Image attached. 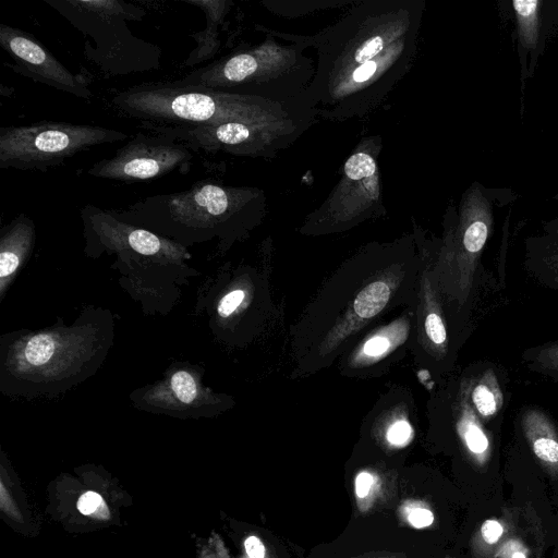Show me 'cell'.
<instances>
[{"instance_id":"obj_21","label":"cell","mask_w":558,"mask_h":558,"mask_svg":"<svg viewBox=\"0 0 558 558\" xmlns=\"http://www.w3.org/2000/svg\"><path fill=\"white\" fill-rule=\"evenodd\" d=\"M538 1H513L514 11L519 21L520 36L526 47L535 44L537 38V5ZM522 44V45H523Z\"/></svg>"},{"instance_id":"obj_12","label":"cell","mask_w":558,"mask_h":558,"mask_svg":"<svg viewBox=\"0 0 558 558\" xmlns=\"http://www.w3.org/2000/svg\"><path fill=\"white\" fill-rule=\"evenodd\" d=\"M193 155L189 148L161 135L138 132L110 158L94 163L87 174L123 183L163 177L172 171L187 172Z\"/></svg>"},{"instance_id":"obj_26","label":"cell","mask_w":558,"mask_h":558,"mask_svg":"<svg viewBox=\"0 0 558 558\" xmlns=\"http://www.w3.org/2000/svg\"><path fill=\"white\" fill-rule=\"evenodd\" d=\"M102 504L104 501L99 494L86 492L78 498L77 509L82 514L88 515L94 513Z\"/></svg>"},{"instance_id":"obj_23","label":"cell","mask_w":558,"mask_h":558,"mask_svg":"<svg viewBox=\"0 0 558 558\" xmlns=\"http://www.w3.org/2000/svg\"><path fill=\"white\" fill-rule=\"evenodd\" d=\"M404 520L413 527L423 529L434 522L433 511L418 501L408 502L402 507Z\"/></svg>"},{"instance_id":"obj_19","label":"cell","mask_w":558,"mask_h":558,"mask_svg":"<svg viewBox=\"0 0 558 558\" xmlns=\"http://www.w3.org/2000/svg\"><path fill=\"white\" fill-rule=\"evenodd\" d=\"M418 319L417 328L420 327V336L423 337V343L436 349L444 347L447 342L446 326L438 311L432 305V302L424 301Z\"/></svg>"},{"instance_id":"obj_24","label":"cell","mask_w":558,"mask_h":558,"mask_svg":"<svg viewBox=\"0 0 558 558\" xmlns=\"http://www.w3.org/2000/svg\"><path fill=\"white\" fill-rule=\"evenodd\" d=\"M472 401L480 414L490 416L497 411V397L489 386L477 385L472 392Z\"/></svg>"},{"instance_id":"obj_8","label":"cell","mask_w":558,"mask_h":558,"mask_svg":"<svg viewBox=\"0 0 558 558\" xmlns=\"http://www.w3.org/2000/svg\"><path fill=\"white\" fill-rule=\"evenodd\" d=\"M381 138L363 137L342 166L340 179L326 199L304 220L303 234L322 235L345 231L386 213L378 163Z\"/></svg>"},{"instance_id":"obj_22","label":"cell","mask_w":558,"mask_h":558,"mask_svg":"<svg viewBox=\"0 0 558 558\" xmlns=\"http://www.w3.org/2000/svg\"><path fill=\"white\" fill-rule=\"evenodd\" d=\"M459 432L469 451L474 456H482L487 451L488 439L472 415L465 414L461 418Z\"/></svg>"},{"instance_id":"obj_28","label":"cell","mask_w":558,"mask_h":558,"mask_svg":"<svg viewBox=\"0 0 558 558\" xmlns=\"http://www.w3.org/2000/svg\"><path fill=\"white\" fill-rule=\"evenodd\" d=\"M244 547L250 558H265V546L257 536H248L244 542Z\"/></svg>"},{"instance_id":"obj_5","label":"cell","mask_w":558,"mask_h":558,"mask_svg":"<svg viewBox=\"0 0 558 558\" xmlns=\"http://www.w3.org/2000/svg\"><path fill=\"white\" fill-rule=\"evenodd\" d=\"M111 102L122 116L158 125L197 126L227 122L317 120L307 102L274 101L186 85L180 80L134 85L117 93Z\"/></svg>"},{"instance_id":"obj_11","label":"cell","mask_w":558,"mask_h":558,"mask_svg":"<svg viewBox=\"0 0 558 558\" xmlns=\"http://www.w3.org/2000/svg\"><path fill=\"white\" fill-rule=\"evenodd\" d=\"M204 369L187 362H174L163 376L130 395L136 409L177 418L218 415L230 407L229 398L203 384Z\"/></svg>"},{"instance_id":"obj_16","label":"cell","mask_w":558,"mask_h":558,"mask_svg":"<svg viewBox=\"0 0 558 558\" xmlns=\"http://www.w3.org/2000/svg\"><path fill=\"white\" fill-rule=\"evenodd\" d=\"M183 2L202 9L206 20L203 31L190 35L195 40L196 47L189 53L183 66H194L213 59L219 51L220 32L233 2L229 0H183Z\"/></svg>"},{"instance_id":"obj_18","label":"cell","mask_w":558,"mask_h":558,"mask_svg":"<svg viewBox=\"0 0 558 558\" xmlns=\"http://www.w3.org/2000/svg\"><path fill=\"white\" fill-rule=\"evenodd\" d=\"M388 484L376 471L363 470L354 480L356 505L361 512H367L387 499Z\"/></svg>"},{"instance_id":"obj_25","label":"cell","mask_w":558,"mask_h":558,"mask_svg":"<svg viewBox=\"0 0 558 558\" xmlns=\"http://www.w3.org/2000/svg\"><path fill=\"white\" fill-rule=\"evenodd\" d=\"M413 436V428L405 420H397L390 423L386 429V440L395 447L407 445Z\"/></svg>"},{"instance_id":"obj_13","label":"cell","mask_w":558,"mask_h":558,"mask_svg":"<svg viewBox=\"0 0 558 558\" xmlns=\"http://www.w3.org/2000/svg\"><path fill=\"white\" fill-rule=\"evenodd\" d=\"M0 47L13 61L7 65L14 72L82 99L93 97L90 80L68 70L33 34L0 24Z\"/></svg>"},{"instance_id":"obj_15","label":"cell","mask_w":558,"mask_h":558,"mask_svg":"<svg viewBox=\"0 0 558 558\" xmlns=\"http://www.w3.org/2000/svg\"><path fill=\"white\" fill-rule=\"evenodd\" d=\"M36 241L34 220L25 214L17 215L0 230V302L20 270L28 262Z\"/></svg>"},{"instance_id":"obj_7","label":"cell","mask_w":558,"mask_h":558,"mask_svg":"<svg viewBox=\"0 0 558 558\" xmlns=\"http://www.w3.org/2000/svg\"><path fill=\"white\" fill-rule=\"evenodd\" d=\"M86 39L83 54L106 76L148 72L160 68L158 45L136 37L129 22L147 11L123 0H44Z\"/></svg>"},{"instance_id":"obj_1","label":"cell","mask_w":558,"mask_h":558,"mask_svg":"<svg viewBox=\"0 0 558 558\" xmlns=\"http://www.w3.org/2000/svg\"><path fill=\"white\" fill-rule=\"evenodd\" d=\"M424 8L423 0H360L312 35L262 31L316 51L310 106L317 118L343 122L374 112L410 71Z\"/></svg>"},{"instance_id":"obj_29","label":"cell","mask_w":558,"mask_h":558,"mask_svg":"<svg viewBox=\"0 0 558 558\" xmlns=\"http://www.w3.org/2000/svg\"><path fill=\"white\" fill-rule=\"evenodd\" d=\"M351 558H409V556L399 551L380 550L361 554Z\"/></svg>"},{"instance_id":"obj_20","label":"cell","mask_w":558,"mask_h":558,"mask_svg":"<svg viewBox=\"0 0 558 558\" xmlns=\"http://www.w3.org/2000/svg\"><path fill=\"white\" fill-rule=\"evenodd\" d=\"M527 436L535 456L551 470H558V440L547 427L527 429Z\"/></svg>"},{"instance_id":"obj_30","label":"cell","mask_w":558,"mask_h":558,"mask_svg":"<svg viewBox=\"0 0 558 558\" xmlns=\"http://www.w3.org/2000/svg\"><path fill=\"white\" fill-rule=\"evenodd\" d=\"M512 558H526V556L522 551H517L512 555Z\"/></svg>"},{"instance_id":"obj_2","label":"cell","mask_w":558,"mask_h":558,"mask_svg":"<svg viewBox=\"0 0 558 558\" xmlns=\"http://www.w3.org/2000/svg\"><path fill=\"white\" fill-rule=\"evenodd\" d=\"M114 340V318L87 306L71 325L62 318L39 329H21L0 338V392L33 399L56 397L97 373Z\"/></svg>"},{"instance_id":"obj_17","label":"cell","mask_w":558,"mask_h":558,"mask_svg":"<svg viewBox=\"0 0 558 558\" xmlns=\"http://www.w3.org/2000/svg\"><path fill=\"white\" fill-rule=\"evenodd\" d=\"M409 330L408 317L395 320L389 326L366 338L354 351L349 364L354 367H364L379 362L396 350L397 345L405 341Z\"/></svg>"},{"instance_id":"obj_3","label":"cell","mask_w":558,"mask_h":558,"mask_svg":"<svg viewBox=\"0 0 558 558\" xmlns=\"http://www.w3.org/2000/svg\"><path fill=\"white\" fill-rule=\"evenodd\" d=\"M113 214L121 220L184 247L216 241L227 252L258 227L267 213L266 193L206 179L190 189L141 198Z\"/></svg>"},{"instance_id":"obj_9","label":"cell","mask_w":558,"mask_h":558,"mask_svg":"<svg viewBox=\"0 0 558 558\" xmlns=\"http://www.w3.org/2000/svg\"><path fill=\"white\" fill-rule=\"evenodd\" d=\"M120 130L70 122L39 121L0 128V168L47 171L74 155L124 141Z\"/></svg>"},{"instance_id":"obj_27","label":"cell","mask_w":558,"mask_h":558,"mask_svg":"<svg viewBox=\"0 0 558 558\" xmlns=\"http://www.w3.org/2000/svg\"><path fill=\"white\" fill-rule=\"evenodd\" d=\"M502 532H504L502 525L496 520L485 521L481 527L482 537L488 544L496 543L502 535Z\"/></svg>"},{"instance_id":"obj_6","label":"cell","mask_w":558,"mask_h":558,"mask_svg":"<svg viewBox=\"0 0 558 558\" xmlns=\"http://www.w3.org/2000/svg\"><path fill=\"white\" fill-rule=\"evenodd\" d=\"M298 43L280 44L267 34L265 40L227 54L196 69L180 82L256 96L280 102H308L307 87L315 75V62Z\"/></svg>"},{"instance_id":"obj_14","label":"cell","mask_w":558,"mask_h":558,"mask_svg":"<svg viewBox=\"0 0 558 558\" xmlns=\"http://www.w3.org/2000/svg\"><path fill=\"white\" fill-rule=\"evenodd\" d=\"M397 290V274L378 275L355 295L343 318L336 324L319 344L318 352L329 354L356 328L377 316L392 301Z\"/></svg>"},{"instance_id":"obj_10","label":"cell","mask_w":558,"mask_h":558,"mask_svg":"<svg viewBox=\"0 0 558 558\" xmlns=\"http://www.w3.org/2000/svg\"><path fill=\"white\" fill-rule=\"evenodd\" d=\"M317 120L289 119L263 123L227 122L197 126L143 123V126L157 135L196 150L271 159L290 147Z\"/></svg>"},{"instance_id":"obj_4","label":"cell","mask_w":558,"mask_h":558,"mask_svg":"<svg viewBox=\"0 0 558 558\" xmlns=\"http://www.w3.org/2000/svg\"><path fill=\"white\" fill-rule=\"evenodd\" d=\"M84 253L116 257L112 267L120 284L141 303L145 313H168L181 288L198 271L187 264L191 253L183 245L118 218L112 209L87 204L80 210Z\"/></svg>"}]
</instances>
